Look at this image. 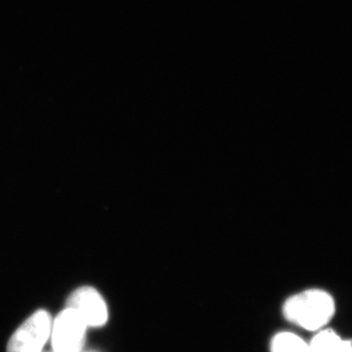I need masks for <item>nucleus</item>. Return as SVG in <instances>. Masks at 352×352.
<instances>
[{
	"label": "nucleus",
	"instance_id": "1",
	"mask_svg": "<svg viewBox=\"0 0 352 352\" xmlns=\"http://www.w3.org/2000/svg\"><path fill=\"white\" fill-rule=\"evenodd\" d=\"M285 317L305 330H320L335 314L332 296L321 289H307L291 296L285 302Z\"/></svg>",
	"mask_w": 352,
	"mask_h": 352
},
{
	"label": "nucleus",
	"instance_id": "2",
	"mask_svg": "<svg viewBox=\"0 0 352 352\" xmlns=\"http://www.w3.org/2000/svg\"><path fill=\"white\" fill-rule=\"evenodd\" d=\"M52 319L45 310H38L13 333L7 352H43L51 336Z\"/></svg>",
	"mask_w": 352,
	"mask_h": 352
},
{
	"label": "nucleus",
	"instance_id": "3",
	"mask_svg": "<svg viewBox=\"0 0 352 352\" xmlns=\"http://www.w3.org/2000/svg\"><path fill=\"white\" fill-rule=\"evenodd\" d=\"M87 328L75 310L66 307L52 322L53 352H82Z\"/></svg>",
	"mask_w": 352,
	"mask_h": 352
},
{
	"label": "nucleus",
	"instance_id": "4",
	"mask_svg": "<svg viewBox=\"0 0 352 352\" xmlns=\"http://www.w3.org/2000/svg\"><path fill=\"white\" fill-rule=\"evenodd\" d=\"M67 307L75 310L87 327H102L107 323V303L99 292L91 287H82L69 296Z\"/></svg>",
	"mask_w": 352,
	"mask_h": 352
},
{
	"label": "nucleus",
	"instance_id": "5",
	"mask_svg": "<svg viewBox=\"0 0 352 352\" xmlns=\"http://www.w3.org/2000/svg\"><path fill=\"white\" fill-rule=\"evenodd\" d=\"M311 352H352L351 340H342L331 330L320 331L309 344Z\"/></svg>",
	"mask_w": 352,
	"mask_h": 352
},
{
	"label": "nucleus",
	"instance_id": "6",
	"mask_svg": "<svg viewBox=\"0 0 352 352\" xmlns=\"http://www.w3.org/2000/svg\"><path fill=\"white\" fill-rule=\"evenodd\" d=\"M270 352H311L309 344H307L298 336L293 333H277L270 344Z\"/></svg>",
	"mask_w": 352,
	"mask_h": 352
}]
</instances>
